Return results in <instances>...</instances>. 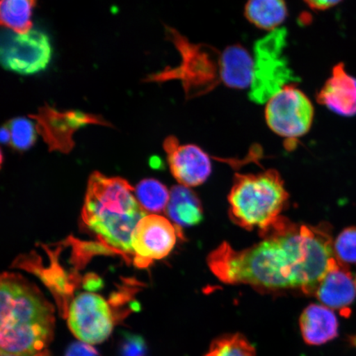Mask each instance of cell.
<instances>
[{
  "label": "cell",
  "mask_w": 356,
  "mask_h": 356,
  "mask_svg": "<svg viewBox=\"0 0 356 356\" xmlns=\"http://www.w3.org/2000/svg\"><path fill=\"white\" fill-rule=\"evenodd\" d=\"M261 235L262 241L243 250L220 244L207 258L213 275L264 292L296 289L315 296L337 261L330 225H299L282 217Z\"/></svg>",
  "instance_id": "6da1fadb"
},
{
  "label": "cell",
  "mask_w": 356,
  "mask_h": 356,
  "mask_svg": "<svg viewBox=\"0 0 356 356\" xmlns=\"http://www.w3.org/2000/svg\"><path fill=\"white\" fill-rule=\"evenodd\" d=\"M1 353L35 356L54 335V308L35 284L15 273H3L0 283Z\"/></svg>",
  "instance_id": "7a4b0ae2"
},
{
  "label": "cell",
  "mask_w": 356,
  "mask_h": 356,
  "mask_svg": "<svg viewBox=\"0 0 356 356\" xmlns=\"http://www.w3.org/2000/svg\"><path fill=\"white\" fill-rule=\"evenodd\" d=\"M135 190L123 178L92 172L82 211L88 228L106 246L124 255H134L132 234L138 222L147 216L134 194Z\"/></svg>",
  "instance_id": "3957f363"
},
{
  "label": "cell",
  "mask_w": 356,
  "mask_h": 356,
  "mask_svg": "<svg viewBox=\"0 0 356 356\" xmlns=\"http://www.w3.org/2000/svg\"><path fill=\"white\" fill-rule=\"evenodd\" d=\"M288 200L282 177L274 169L236 175L228 197L230 219L243 229L264 233L282 218Z\"/></svg>",
  "instance_id": "277c9868"
},
{
  "label": "cell",
  "mask_w": 356,
  "mask_h": 356,
  "mask_svg": "<svg viewBox=\"0 0 356 356\" xmlns=\"http://www.w3.org/2000/svg\"><path fill=\"white\" fill-rule=\"evenodd\" d=\"M168 41L176 47L181 56L180 64L166 67L158 73L151 74L145 82L164 83L179 80L186 99L207 95L221 83V52L206 44H195L171 26H165Z\"/></svg>",
  "instance_id": "5b68a950"
},
{
  "label": "cell",
  "mask_w": 356,
  "mask_h": 356,
  "mask_svg": "<svg viewBox=\"0 0 356 356\" xmlns=\"http://www.w3.org/2000/svg\"><path fill=\"white\" fill-rule=\"evenodd\" d=\"M287 35V30L280 28L257 40L254 44V69L248 97L257 104H266L284 86L299 80L284 55Z\"/></svg>",
  "instance_id": "8992f818"
},
{
  "label": "cell",
  "mask_w": 356,
  "mask_h": 356,
  "mask_svg": "<svg viewBox=\"0 0 356 356\" xmlns=\"http://www.w3.org/2000/svg\"><path fill=\"white\" fill-rule=\"evenodd\" d=\"M265 120L279 136L298 139L309 133L313 124V102L295 83L289 84L266 102Z\"/></svg>",
  "instance_id": "52a82bcc"
},
{
  "label": "cell",
  "mask_w": 356,
  "mask_h": 356,
  "mask_svg": "<svg viewBox=\"0 0 356 356\" xmlns=\"http://www.w3.org/2000/svg\"><path fill=\"white\" fill-rule=\"evenodd\" d=\"M52 47L48 35L40 30L17 34L3 31L0 59L4 69L20 74H34L46 70L51 60Z\"/></svg>",
  "instance_id": "ba28073f"
},
{
  "label": "cell",
  "mask_w": 356,
  "mask_h": 356,
  "mask_svg": "<svg viewBox=\"0 0 356 356\" xmlns=\"http://www.w3.org/2000/svg\"><path fill=\"white\" fill-rule=\"evenodd\" d=\"M67 319L71 332L89 345L99 344L110 337L114 326L113 312L99 295L82 293L70 305Z\"/></svg>",
  "instance_id": "9c48e42d"
},
{
  "label": "cell",
  "mask_w": 356,
  "mask_h": 356,
  "mask_svg": "<svg viewBox=\"0 0 356 356\" xmlns=\"http://www.w3.org/2000/svg\"><path fill=\"white\" fill-rule=\"evenodd\" d=\"M181 234L180 227L173 225L166 218L158 215L142 218L132 234L134 264L145 268L154 260L166 257L175 247L177 236Z\"/></svg>",
  "instance_id": "30bf717a"
},
{
  "label": "cell",
  "mask_w": 356,
  "mask_h": 356,
  "mask_svg": "<svg viewBox=\"0 0 356 356\" xmlns=\"http://www.w3.org/2000/svg\"><path fill=\"white\" fill-rule=\"evenodd\" d=\"M37 122V129L52 149L67 150L72 148L73 135L79 128L87 124H110L101 115L83 113L81 111H58L50 105L38 109L37 114L30 115Z\"/></svg>",
  "instance_id": "8fae6325"
},
{
  "label": "cell",
  "mask_w": 356,
  "mask_h": 356,
  "mask_svg": "<svg viewBox=\"0 0 356 356\" xmlns=\"http://www.w3.org/2000/svg\"><path fill=\"white\" fill-rule=\"evenodd\" d=\"M173 177L181 186L194 188L207 181L212 172L210 156L195 145H180L175 136L166 138L163 144Z\"/></svg>",
  "instance_id": "7c38bea8"
},
{
  "label": "cell",
  "mask_w": 356,
  "mask_h": 356,
  "mask_svg": "<svg viewBox=\"0 0 356 356\" xmlns=\"http://www.w3.org/2000/svg\"><path fill=\"white\" fill-rule=\"evenodd\" d=\"M316 99L332 113L345 118L354 117L356 115V78L347 72L343 63L336 65Z\"/></svg>",
  "instance_id": "4fadbf2b"
},
{
  "label": "cell",
  "mask_w": 356,
  "mask_h": 356,
  "mask_svg": "<svg viewBox=\"0 0 356 356\" xmlns=\"http://www.w3.org/2000/svg\"><path fill=\"white\" fill-rule=\"evenodd\" d=\"M315 296L327 308L349 314L355 299L356 286L348 266L337 259L318 284Z\"/></svg>",
  "instance_id": "5bb4252c"
},
{
  "label": "cell",
  "mask_w": 356,
  "mask_h": 356,
  "mask_svg": "<svg viewBox=\"0 0 356 356\" xmlns=\"http://www.w3.org/2000/svg\"><path fill=\"white\" fill-rule=\"evenodd\" d=\"M221 83L233 89L250 88L254 69L253 55L240 44L227 47L221 52Z\"/></svg>",
  "instance_id": "9a60e30c"
},
{
  "label": "cell",
  "mask_w": 356,
  "mask_h": 356,
  "mask_svg": "<svg viewBox=\"0 0 356 356\" xmlns=\"http://www.w3.org/2000/svg\"><path fill=\"white\" fill-rule=\"evenodd\" d=\"M302 337L307 344L320 346L338 336V319L333 310L323 305H310L300 318Z\"/></svg>",
  "instance_id": "2e32d148"
},
{
  "label": "cell",
  "mask_w": 356,
  "mask_h": 356,
  "mask_svg": "<svg viewBox=\"0 0 356 356\" xmlns=\"http://www.w3.org/2000/svg\"><path fill=\"white\" fill-rule=\"evenodd\" d=\"M165 211L179 227L197 225L203 220V208L197 194L181 185L173 186Z\"/></svg>",
  "instance_id": "e0dca14e"
},
{
  "label": "cell",
  "mask_w": 356,
  "mask_h": 356,
  "mask_svg": "<svg viewBox=\"0 0 356 356\" xmlns=\"http://www.w3.org/2000/svg\"><path fill=\"white\" fill-rule=\"evenodd\" d=\"M289 15L286 0H248L244 16L256 28L273 32L280 29Z\"/></svg>",
  "instance_id": "ac0fdd59"
},
{
  "label": "cell",
  "mask_w": 356,
  "mask_h": 356,
  "mask_svg": "<svg viewBox=\"0 0 356 356\" xmlns=\"http://www.w3.org/2000/svg\"><path fill=\"white\" fill-rule=\"evenodd\" d=\"M37 0H1L0 19L4 28L17 34L31 32Z\"/></svg>",
  "instance_id": "d6986e66"
},
{
  "label": "cell",
  "mask_w": 356,
  "mask_h": 356,
  "mask_svg": "<svg viewBox=\"0 0 356 356\" xmlns=\"http://www.w3.org/2000/svg\"><path fill=\"white\" fill-rule=\"evenodd\" d=\"M135 193L138 202L146 212L166 211L170 193L165 186L155 179H145L137 185Z\"/></svg>",
  "instance_id": "ffe728a7"
},
{
  "label": "cell",
  "mask_w": 356,
  "mask_h": 356,
  "mask_svg": "<svg viewBox=\"0 0 356 356\" xmlns=\"http://www.w3.org/2000/svg\"><path fill=\"white\" fill-rule=\"evenodd\" d=\"M204 356H257L256 350L246 337L239 333L216 338Z\"/></svg>",
  "instance_id": "44dd1931"
},
{
  "label": "cell",
  "mask_w": 356,
  "mask_h": 356,
  "mask_svg": "<svg viewBox=\"0 0 356 356\" xmlns=\"http://www.w3.org/2000/svg\"><path fill=\"white\" fill-rule=\"evenodd\" d=\"M11 132L10 145L13 149L25 151L32 147L37 140L35 126L30 120L17 118L7 123Z\"/></svg>",
  "instance_id": "7402d4cb"
},
{
  "label": "cell",
  "mask_w": 356,
  "mask_h": 356,
  "mask_svg": "<svg viewBox=\"0 0 356 356\" xmlns=\"http://www.w3.org/2000/svg\"><path fill=\"white\" fill-rule=\"evenodd\" d=\"M334 252L341 264L356 265V226L346 228L337 236L334 241Z\"/></svg>",
  "instance_id": "603a6c76"
},
{
  "label": "cell",
  "mask_w": 356,
  "mask_h": 356,
  "mask_svg": "<svg viewBox=\"0 0 356 356\" xmlns=\"http://www.w3.org/2000/svg\"><path fill=\"white\" fill-rule=\"evenodd\" d=\"M120 356H148V348L143 337L130 332H123L119 346Z\"/></svg>",
  "instance_id": "cb8c5ba5"
},
{
  "label": "cell",
  "mask_w": 356,
  "mask_h": 356,
  "mask_svg": "<svg viewBox=\"0 0 356 356\" xmlns=\"http://www.w3.org/2000/svg\"><path fill=\"white\" fill-rule=\"evenodd\" d=\"M65 356H99V353L84 342H74L69 346Z\"/></svg>",
  "instance_id": "d4e9b609"
},
{
  "label": "cell",
  "mask_w": 356,
  "mask_h": 356,
  "mask_svg": "<svg viewBox=\"0 0 356 356\" xmlns=\"http://www.w3.org/2000/svg\"><path fill=\"white\" fill-rule=\"evenodd\" d=\"M342 0H304V2L312 10L316 11H325L330 10L339 4Z\"/></svg>",
  "instance_id": "484cf974"
},
{
  "label": "cell",
  "mask_w": 356,
  "mask_h": 356,
  "mask_svg": "<svg viewBox=\"0 0 356 356\" xmlns=\"http://www.w3.org/2000/svg\"><path fill=\"white\" fill-rule=\"evenodd\" d=\"M89 277L87 280V282L84 283V288L88 289V291H95L96 289L100 288V286L102 284L100 279L99 277Z\"/></svg>",
  "instance_id": "4316f807"
},
{
  "label": "cell",
  "mask_w": 356,
  "mask_h": 356,
  "mask_svg": "<svg viewBox=\"0 0 356 356\" xmlns=\"http://www.w3.org/2000/svg\"><path fill=\"white\" fill-rule=\"evenodd\" d=\"M0 140H1L3 144H10L11 132L10 128H8L7 126V124H4L1 129V133H0Z\"/></svg>",
  "instance_id": "83f0119b"
},
{
  "label": "cell",
  "mask_w": 356,
  "mask_h": 356,
  "mask_svg": "<svg viewBox=\"0 0 356 356\" xmlns=\"http://www.w3.org/2000/svg\"><path fill=\"white\" fill-rule=\"evenodd\" d=\"M35 356H50V354L48 353V351L44 350V351H43V353H40V354H38V355H35Z\"/></svg>",
  "instance_id": "f1b7e54d"
},
{
  "label": "cell",
  "mask_w": 356,
  "mask_h": 356,
  "mask_svg": "<svg viewBox=\"0 0 356 356\" xmlns=\"http://www.w3.org/2000/svg\"><path fill=\"white\" fill-rule=\"evenodd\" d=\"M1 356H15V355H8V354H4V353H1Z\"/></svg>",
  "instance_id": "f546056e"
},
{
  "label": "cell",
  "mask_w": 356,
  "mask_h": 356,
  "mask_svg": "<svg viewBox=\"0 0 356 356\" xmlns=\"http://www.w3.org/2000/svg\"><path fill=\"white\" fill-rule=\"evenodd\" d=\"M355 286H356V277H355Z\"/></svg>",
  "instance_id": "4dcf8cb0"
}]
</instances>
